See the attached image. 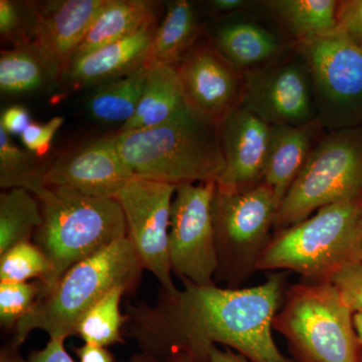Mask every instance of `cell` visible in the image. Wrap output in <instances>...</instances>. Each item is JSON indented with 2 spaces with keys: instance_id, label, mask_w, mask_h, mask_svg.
<instances>
[{
  "instance_id": "7",
  "label": "cell",
  "mask_w": 362,
  "mask_h": 362,
  "mask_svg": "<svg viewBox=\"0 0 362 362\" xmlns=\"http://www.w3.org/2000/svg\"><path fill=\"white\" fill-rule=\"evenodd\" d=\"M362 197V126L333 131L312 150L276 214L277 230L324 206Z\"/></svg>"
},
{
  "instance_id": "5",
  "label": "cell",
  "mask_w": 362,
  "mask_h": 362,
  "mask_svg": "<svg viewBox=\"0 0 362 362\" xmlns=\"http://www.w3.org/2000/svg\"><path fill=\"white\" fill-rule=\"evenodd\" d=\"M362 197L324 206L306 220L277 230L256 271H292L309 282L329 281L343 267L361 261Z\"/></svg>"
},
{
  "instance_id": "27",
  "label": "cell",
  "mask_w": 362,
  "mask_h": 362,
  "mask_svg": "<svg viewBox=\"0 0 362 362\" xmlns=\"http://www.w3.org/2000/svg\"><path fill=\"white\" fill-rule=\"evenodd\" d=\"M49 162L21 149L0 126V187L25 188L33 195L45 187L44 176Z\"/></svg>"
},
{
  "instance_id": "26",
  "label": "cell",
  "mask_w": 362,
  "mask_h": 362,
  "mask_svg": "<svg viewBox=\"0 0 362 362\" xmlns=\"http://www.w3.org/2000/svg\"><path fill=\"white\" fill-rule=\"evenodd\" d=\"M39 199L25 188H11L0 194V255L23 242H32L42 226Z\"/></svg>"
},
{
  "instance_id": "25",
  "label": "cell",
  "mask_w": 362,
  "mask_h": 362,
  "mask_svg": "<svg viewBox=\"0 0 362 362\" xmlns=\"http://www.w3.org/2000/svg\"><path fill=\"white\" fill-rule=\"evenodd\" d=\"M149 62L132 73L98 86L88 101V110L102 123L126 124L134 116L146 84Z\"/></svg>"
},
{
  "instance_id": "4",
  "label": "cell",
  "mask_w": 362,
  "mask_h": 362,
  "mask_svg": "<svg viewBox=\"0 0 362 362\" xmlns=\"http://www.w3.org/2000/svg\"><path fill=\"white\" fill-rule=\"evenodd\" d=\"M42 207V223L33 243L52 264L42 285L49 291L69 269L127 237V223L115 199H98L63 187H45L35 195Z\"/></svg>"
},
{
  "instance_id": "28",
  "label": "cell",
  "mask_w": 362,
  "mask_h": 362,
  "mask_svg": "<svg viewBox=\"0 0 362 362\" xmlns=\"http://www.w3.org/2000/svg\"><path fill=\"white\" fill-rule=\"evenodd\" d=\"M124 288L118 287L109 292L78 323L76 335L86 344L108 347L123 343L126 315L120 310L121 299L126 294Z\"/></svg>"
},
{
  "instance_id": "10",
  "label": "cell",
  "mask_w": 362,
  "mask_h": 362,
  "mask_svg": "<svg viewBox=\"0 0 362 362\" xmlns=\"http://www.w3.org/2000/svg\"><path fill=\"white\" fill-rule=\"evenodd\" d=\"M216 182L176 185L169 226L171 268L195 285L214 284L218 252L214 235L213 202Z\"/></svg>"
},
{
  "instance_id": "22",
  "label": "cell",
  "mask_w": 362,
  "mask_h": 362,
  "mask_svg": "<svg viewBox=\"0 0 362 362\" xmlns=\"http://www.w3.org/2000/svg\"><path fill=\"white\" fill-rule=\"evenodd\" d=\"M58 66L42 56L33 42L1 52L0 90L11 97L42 92L62 78Z\"/></svg>"
},
{
  "instance_id": "21",
  "label": "cell",
  "mask_w": 362,
  "mask_h": 362,
  "mask_svg": "<svg viewBox=\"0 0 362 362\" xmlns=\"http://www.w3.org/2000/svg\"><path fill=\"white\" fill-rule=\"evenodd\" d=\"M213 45L239 71L270 63L281 49L280 40L273 33L247 20L221 25L214 33Z\"/></svg>"
},
{
  "instance_id": "39",
  "label": "cell",
  "mask_w": 362,
  "mask_h": 362,
  "mask_svg": "<svg viewBox=\"0 0 362 362\" xmlns=\"http://www.w3.org/2000/svg\"><path fill=\"white\" fill-rule=\"evenodd\" d=\"M209 362H252L240 354H235L228 349L221 350L216 345L211 347L209 354Z\"/></svg>"
},
{
  "instance_id": "9",
  "label": "cell",
  "mask_w": 362,
  "mask_h": 362,
  "mask_svg": "<svg viewBox=\"0 0 362 362\" xmlns=\"http://www.w3.org/2000/svg\"><path fill=\"white\" fill-rule=\"evenodd\" d=\"M310 74L317 121L332 131L362 126V51L338 28L299 44Z\"/></svg>"
},
{
  "instance_id": "1",
  "label": "cell",
  "mask_w": 362,
  "mask_h": 362,
  "mask_svg": "<svg viewBox=\"0 0 362 362\" xmlns=\"http://www.w3.org/2000/svg\"><path fill=\"white\" fill-rule=\"evenodd\" d=\"M183 289H159L156 302L129 304L124 335L141 352L156 356L187 354L209 362L216 343L232 347L252 362H294L281 354L272 329L285 292L282 272L251 288L195 285L181 279Z\"/></svg>"
},
{
  "instance_id": "6",
  "label": "cell",
  "mask_w": 362,
  "mask_h": 362,
  "mask_svg": "<svg viewBox=\"0 0 362 362\" xmlns=\"http://www.w3.org/2000/svg\"><path fill=\"white\" fill-rule=\"evenodd\" d=\"M273 328L298 362H361L354 312L328 281L291 286Z\"/></svg>"
},
{
  "instance_id": "15",
  "label": "cell",
  "mask_w": 362,
  "mask_h": 362,
  "mask_svg": "<svg viewBox=\"0 0 362 362\" xmlns=\"http://www.w3.org/2000/svg\"><path fill=\"white\" fill-rule=\"evenodd\" d=\"M225 168L216 185L249 189L263 181L270 125L243 107L233 108L218 122Z\"/></svg>"
},
{
  "instance_id": "11",
  "label": "cell",
  "mask_w": 362,
  "mask_h": 362,
  "mask_svg": "<svg viewBox=\"0 0 362 362\" xmlns=\"http://www.w3.org/2000/svg\"><path fill=\"white\" fill-rule=\"evenodd\" d=\"M176 185L147 178H131L114 199L120 204L128 239L143 268L151 272L162 290L175 293L169 256V226Z\"/></svg>"
},
{
  "instance_id": "33",
  "label": "cell",
  "mask_w": 362,
  "mask_h": 362,
  "mask_svg": "<svg viewBox=\"0 0 362 362\" xmlns=\"http://www.w3.org/2000/svg\"><path fill=\"white\" fill-rule=\"evenodd\" d=\"M64 121L65 119L63 117H54L42 125L33 122L21 135V142L28 151L42 158L49 151L52 138L62 127Z\"/></svg>"
},
{
  "instance_id": "14",
  "label": "cell",
  "mask_w": 362,
  "mask_h": 362,
  "mask_svg": "<svg viewBox=\"0 0 362 362\" xmlns=\"http://www.w3.org/2000/svg\"><path fill=\"white\" fill-rule=\"evenodd\" d=\"M187 103L206 118L220 122L242 99L243 74L213 45L197 44L175 66Z\"/></svg>"
},
{
  "instance_id": "40",
  "label": "cell",
  "mask_w": 362,
  "mask_h": 362,
  "mask_svg": "<svg viewBox=\"0 0 362 362\" xmlns=\"http://www.w3.org/2000/svg\"><path fill=\"white\" fill-rule=\"evenodd\" d=\"M209 4L218 13H233L246 8L250 2L245 0H213Z\"/></svg>"
},
{
  "instance_id": "12",
  "label": "cell",
  "mask_w": 362,
  "mask_h": 362,
  "mask_svg": "<svg viewBox=\"0 0 362 362\" xmlns=\"http://www.w3.org/2000/svg\"><path fill=\"white\" fill-rule=\"evenodd\" d=\"M240 105L270 126L313 125L317 116L310 74L301 54L243 71Z\"/></svg>"
},
{
  "instance_id": "13",
  "label": "cell",
  "mask_w": 362,
  "mask_h": 362,
  "mask_svg": "<svg viewBox=\"0 0 362 362\" xmlns=\"http://www.w3.org/2000/svg\"><path fill=\"white\" fill-rule=\"evenodd\" d=\"M134 177L117 150L113 135L80 145L49 162L47 187H63L98 199H114Z\"/></svg>"
},
{
  "instance_id": "38",
  "label": "cell",
  "mask_w": 362,
  "mask_h": 362,
  "mask_svg": "<svg viewBox=\"0 0 362 362\" xmlns=\"http://www.w3.org/2000/svg\"><path fill=\"white\" fill-rule=\"evenodd\" d=\"M129 362H195V361L192 356L183 352L168 356H156L139 352L131 357Z\"/></svg>"
},
{
  "instance_id": "19",
  "label": "cell",
  "mask_w": 362,
  "mask_h": 362,
  "mask_svg": "<svg viewBox=\"0 0 362 362\" xmlns=\"http://www.w3.org/2000/svg\"><path fill=\"white\" fill-rule=\"evenodd\" d=\"M308 128L270 126L263 182L273 190L279 206L310 154Z\"/></svg>"
},
{
  "instance_id": "42",
  "label": "cell",
  "mask_w": 362,
  "mask_h": 362,
  "mask_svg": "<svg viewBox=\"0 0 362 362\" xmlns=\"http://www.w3.org/2000/svg\"><path fill=\"white\" fill-rule=\"evenodd\" d=\"M354 325H356V330L357 337H358L359 342H361L362 350V313L354 314ZM362 362V354H361Z\"/></svg>"
},
{
  "instance_id": "3",
  "label": "cell",
  "mask_w": 362,
  "mask_h": 362,
  "mask_svg": "<svg viewBox=\"0 0 362 362\" xmlns=\"http://www.w3.org/2000/svg\"><path fill=\"white\" fill-rule=\"evenodd\" d=\"M144 270L128 237L103 251L76 264L62 276L49 291L40 296L28 315L16 325L13 343L25 341L35 330L49 339H63L77 333L78 323L112 290L121 287L133 293Z\"/></svg>"
},
{
  "instance_id": "2",
  "label": "cell",
  "mask_w": 362,
  "mask_h": 362,
  "mask_svg": "<svg viewBox=\"0 0 362 362\" xmlns=\"http://www.w3.org/2000/svg\"><path fill=\"white\" fill-rule=\"evenodd\" d=\"M112 135L137 177L175 185L216 182L225 168L218 123L192 107L156 127Z\"/></svg>"
},
{
  "instance_id": "17",
  "label": "cell",
  "mask_w": 362,
  "mask_h": 362,
  "mask_svg": "<svg viewBox=\"0 0 362 362\" xmlns=\"http://www.w3.org/2000/svg\"><path fill=\"white\" fill-rule=\"evenodd\" d=\"M157 30L152 25L125 39L103 45L71 62L63 78L75 89L110 82L132 73L149 62V52Z\"/></svg>"
},
{
  "instance_id": "18",
  "label": "cell",
  "mask_w": 362,
  "mask_h": 362,
  "mask_svg": "<svg viewBox=\"0 0 362 362\" xmlns=\"http://www.w3.org/2000/svg\"><path fill=\"white\" fill-rule=\"evenodd\" d=\"M190 107L175 66L149 62L148 75L134 116L118 132L148 129L168 122Z\"/></svg>"
},
{
  "instance_id": "31",
  "label": "cell",
  "mask_w": 362,
  "mask_h": 362,
  "mask_svg": "<svg viewBox=\"0 0 362 362\" xmlns=\"http://www.w3.org/2000/svg\"><path fill=\"white\" fill-rule=\"evenodd\" d=\"M35 4L0 0V35L13 47L32 42Z\"/></svg>"
},
{
  "instance_id": "35",
  "label": "cell",
  "mask_w": 362,
  "mask_h": 362,
  "mask_svg": "<svg viewBox=\"0 0 362 362\" xmlns=\"http://www.w3.org/2000/svg\"><path fill=\"white\" fill-rule=\"evenodd\" d=\"M32 123L30 112L20 105L11 106L2 111L0 118V126L9 136L23 134Z\"/></svg>"
},
{
  "instance_id": "24",
  "label": "cell",
  "mask_w": 362,
  "mask_h": 362,
  "mask_svg": "<svg viewBox=\"0 0 362 362\" xmlns=\"http://www.w3.org/2000/svg\"><path fill=\"white\" fill-rule=\"evenodd\" d=\"M199 39V21L194 4L188 0L169 2L165 16L157 28L149 62L175 66Z\"/></svg>"
},
{
  "instance_id": "32",
  "label": "cell",
  "mask_w": 362,
  "mask_h": 362,
  "mask_svg": "<svg viewBox=\"0 0 362 362\" xmlns=\"http://www.w3.org/2000/svg\"><path fill=\"white\" fill-rule=\"evenodd\" d=\"M345 303L356 313H362V261L343 267L329 279Z\"/></svg>"
},
{
  "instance_id": "34",
  "label": "cell",
  "mask_w": 362,
  "mask_h": 362,
  "mask_svg": "<svg viewBox=\"0 0 362 362\" xmlns=\"http://www.w3.org/2000/svg\"><path fill=\"white\" fill-rule=\"evenodd\" d=\"M338 28L362 51V0L339 1Z\"/></svg>"
},
{
  "instance_id": "29",
  "label": "cell",
  "mask_w": 362,
  "mask_h": 362,
  "mask_svg": "<svg viewBox=\"0 0 362 362\" xmlns=\"http://www.w3.org/2000/svg\"><path fill=\"white\" fill-rule=\"evenodd\" d=\"M51 274V262L35 243H21L0 255V282L23 283L37 279L45 285Z\"/></svg>"
},
{
  "instance_id": "41",
  "label": "cell",
  "mask_w": 362,
  "mask_h": 362,
  "mask_svg": "<svg viewBox=\"0 0 362 362\" xmlns=\"http://www.w3.org/2000/svg\"><path fill=\"white\" fill-rule=\"evenodd\" d=\"M18 349L20 347L11 342V344L2 347L0 351V362H30L28 359L23 358Z\"/></svg>"
},
{
  "instance_id": "37",
  "label": "cell",
  "mask_w": 362,
  "mask_h": 362,
  "mask_svg": "<svg viewBox=\"0 0 362 362\" xmlns=\"http://www.w3.org/2000/svg\"><path fill=\"white\" fill-rule=\"evenodd\" d=\"M74 350L80 359L78 362H114L113 354L107 349V347L85 343L83 346Z\"/></svg>"
},
{
  "instance_id": "43",
  "label": "cell",
  "mask_w": 362,
  "mask_h": 362,
  "mask_svg": "<svg viewBox=\"0 0 362 362\" xmlns=\"http://www.w3.org/2000/svg\"><path fill=\"white\" fill-rule=\"evenodd\" d=\"M358 257H359V259H361V261H362V220H361V233H359Z\"/></svg>"
},
{
  "instance_id": "8",
  "label": "cell",
  "mask_w": 362,
  "mask_h": 362,
  "mask_svg": "<svg viewBox=\"0 0 362 362\" xmlns=\"http://www.w3.org/2000/svg\"><path fill=\"white\" fill-rule=\"evenodd\" d=\"M278 207L273 190L263 181L243 190L216 185L213 218L218 266L214 279L235 288L256 272Z\"/></svg>"
},
{
  "instance_id": "16",
  "label": "cell",
  "mask_w": 362,
  "mask_h": 362,
  "mask_svg": "<svg viewBox=\"0 0 362 362\" xmlns=\"http://www.w3.org/2000/svg\"><path fill=\"white\" fill-rule=\"evenodd\" d=\"M107 4L108 0H61L33 4V45L64 75L93 21Z\"/></svg>"
},
{
  "instance_id": "23",
  "label": "cell",
  "mask_w": 362,
  "mask_h": 362,
  "mask_svg": "<svg viewBox=\"0 0 362 362\" xmlns=\"http://www.w3.org/2000/svg\"><path fill=\"white\" fill-rule=\"evenodd\" d=\"M266 4L272 16L299 44L338 30L337 0H272Z\"/></svg>"
},
{
  "instance_id": "30",
  "label": "cell",
  "mask_w": 362,
  "mask_h": 362,
  "mask_svg": "<svg viewBox=\"0 0 362 362\" xmlns=\"http://www.w3.org/2000/svg\"><path fill=\"white\" fill-rule=\"evenodd\" d=\"M42 291L40 281L0 282V323L2 327L14 331L18 323L37 303Z\"/></svg>"
},
{
  "instance_id": "20",
  "label": "cell",
  "mask_w": 362,
  "mask_h": 362,
  "mask_svg": "<svg viewBox=\"0 0 362 362\" xmlns=\"http://www.w3.org/2000/svg\"><path fill=\"white\" fill-rule=\"evenodd\" d=\"M157 6V2L148 0H108L90 25L74 59L156 25Z\"/></svg>"
},
{
  "instance_id": "36",
  "label": "cell",
  "mask_w": 362,
  "mask_h": 362,
  "mask_svg": "<svg viewBox=\"0 0 362 362\" xmlns=\"http://www.w3.org/2000/svg\"><path fill=\"white\" fill-rule=\"evenodd\" d=\"M30 362H75L65 349V340L49 339L47 346L33 350L28 356Z\"/></svg>"
}]
</instances>
